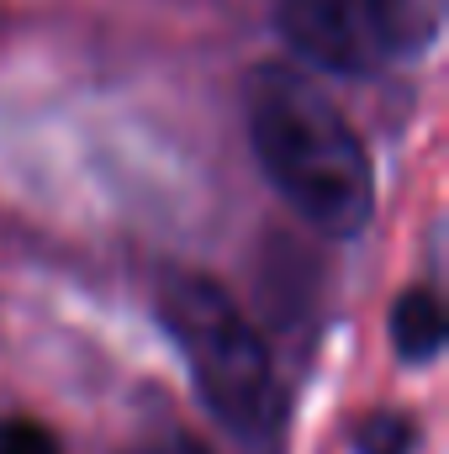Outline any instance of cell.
I'll return each mask as SVG.
<instances>
[{
	"instance_id": "obj_5",
	"label": "cell",
	"mask_w": 449,
	"mask_h": 454,
	"mask_svg": "<svg viewBox=\"0 0 449 454\" xmlns=\"http://www.w3.org/2000/svg\"><path fill=\"white\" fill-rule=\"evenodd\" d=\"M413 439H418L413 418H402V412H370L359 423V434H354V450L359 454H413Z\"/></svg>"
},
{
	"instance_id": "obj_7",
	"label": "cell",
	"mask_w": 449,
	"mask_h": 454,
	"mask_svg": "<svg viewBox=\"0 0 449 454\" xmlns=\"http://www.w3.org/2000/svg\"><path fill=\"white\" fill-rule=\"evenodd\" d=\"M127 454H207L196 439H185V434H159V439H143V444H132Z\"/></svg>"
},
{
	"instance_id": "obj_4",
	"label": "cell",
	"mask_w": 449,
	"mask_h": 454,
	"mask_svg": "<svg viewBox=\"0 0 449 454\" xmlns=\"http://www.w3.org/2000/svg\"><path fill=\"white\" fill-rule=\"evenodd\" d=\"M445 333H449V323H445V307H439L434 291L397 296V307H391V343H397L402 359H413V364L434 359L445 348Z\"/></svg>"
},
{
	"instance_id": "obj_6",
	"label": "cell",
	"mask_w": 449,
	"mask_h": 454,
	"mask_svg": "<svg viewBox=\"0 0 449 454\" xmlns=\"http://www.w3.org/2000/svg\"><path fill=\"white\" fill-rule=\"evenodd\" d=\"M0 454H64V450L53 444V434L43 423L11 418V423H0Z\"/></svg>"
},
{
	"instance_id": "obj_2",
	"label": "cell",
	"mask_w": 449,
	"mask_h": 454,
	"mask_svg": "<svg viewBox=\"0 0 449 454\" xmlns=\"http://www.w3.org/2000/svg\"><path fill=\"white\" fill-rule=\"evenodd\" d=\"M159 317L175 348L185 354V370L201 402L232 434H248V439L270 434L280 412L275 359L223 286L207 275H169L159 286Z\"/></svg>"
},
{
	"instance_id": "obj_1",
	"label": "cell",
	"mask_w": 449,
	"mask_h": 454,
	"mask_svg": "<svg viewBox=\"0 0 449 454\" xmlns=\"http://www.w3.org/2000/svg\"><path fill=\"white\" fill-rule=\"evenodd\" d=\"M248 137L270 185L296 217L349 238L375 212V175L349 116L296 69H259L248 85Z\"/></svg>"
},
{
	"instance_id": "obj_3",
	"label": "cell",
	"mask_w": 449,
	"mask_h": 454,
	"mask_svg": "<svg viewBox=\"0 0 449 454\" xmlns=\"http://www.w3.org/2000/svg\"><path fill=\"white\" fill-rule=\"evenodd\" d=\"M280 37L328 74H370L434 37L439 0H275Z\"/></svg>"
}]
</instances>
